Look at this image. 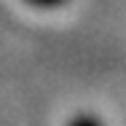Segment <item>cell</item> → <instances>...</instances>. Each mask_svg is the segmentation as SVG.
Here are the masks:
<instances>
[{"label": "cell", "mask_w": 126, "mask_h": 126, "mask_svg": "<svg viewBox=\"0 0 126 126\" xmlns=\"http://www.w3.org/2000/svg\"><path fill=\"white\" fill-rule=\"evenodd\" d=\"M67 126H105L102 124V118L99 115H94V113H75L70 121H67Z\"/></svg>", "instance_id": "obj_1"}, {"label": "cell", "mask_w": 126, "mask_h": 126, "mask_svg": "<svg viewBox=\"0 0 126 126\" xmlns=\"http://www.w3.org/2000/svg\"><path fill=\"white\" fill-rule=\"evenodd\" d=\"M27 5H32V8H43V11H51V8H62L64 3H70V0H22Z\"/></svg>", "instance_id": "obj_2"}]
</instances>
